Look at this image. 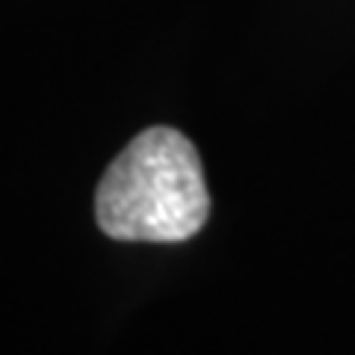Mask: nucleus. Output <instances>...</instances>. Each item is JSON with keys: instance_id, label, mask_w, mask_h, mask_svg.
Wrapping results in <instances>:
<instances>
[{"instance_id": "nucleus-1", "label": "nucleus", "mask_w": 355, "mask_h": 355, "mask_svg": "<svg viewBox=\"0 0 355 355\" xmlns=\"http://www.w3.org/2000/svg\"><path fill=\"white\" fill-rule=\"evenodd\" d=\"M210 196L198 151L181 130L148 128L110 163L95 193L107 237L184 243L205 228Z\"/></svg>"}]
</instances>
